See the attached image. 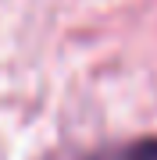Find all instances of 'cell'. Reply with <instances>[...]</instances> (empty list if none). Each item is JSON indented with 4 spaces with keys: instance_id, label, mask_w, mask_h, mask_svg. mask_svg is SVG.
Wrapping results in <instances>:
<instances>
[{
    "instance_id": "1",
    "label": "cell",
    "mask_w": 157,
    "mask_h": 160,
    "mask_svg": "<svg viewBox=\"0 0 157 160\" xmlns=\"http://www.w3.org/2000/svg\"><path fill=\"white\" fill-rule=\"evenodd\" d=\"M86 160H157V139H132L122 146H107L89 153Z\"/></svg>"
}]
</instances>
